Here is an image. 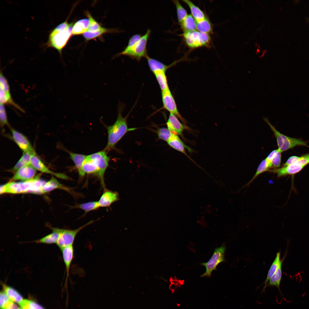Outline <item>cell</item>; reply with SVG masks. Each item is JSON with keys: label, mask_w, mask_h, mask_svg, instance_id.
<instances>
[{"label": "cell", "mask_w": 309, "mask_h": 309, "mask_svg": "<svg viewBox=\"0 0 309 309\" xmlns=\"http://www.w3.org/2000/svg\"><path fill=\"white\" fill-rule=\"evenodd\" d=\"M45 182L40 179L39 175L25 181L16 182L10 181L1 186L0 194L28 193L43 194V187Z\"/></svg>", "instance_id": "6da1fadb"}, {"label": "cell", "mask_w": 309, "mask_h": 309, "mask_svg": "<svg viewBox=\"0 0 309 309\" xmlns=\"http://www.w3.org/2000/svg\"><path fill=\"white\" fill-rule=\"evenodd\" d=\"M11 300L9 298L4 291H1L0 294V308L1 309H5Z\"/></svg>", "instance_id": "7bdbcfd3"}, {"label": "cell", "mask_w": 309, "mask_h": 309, "mask_svg": "<svg viewBox=\"0 0 309 309\" xmlns=\"http://www.w3.org/2000/svg\"><path fill=\"white\" fill-rule=\"evenodd\" d=\"M0 121L1 126L2 127L9 124L4 105L1 104H0Z\"/></svg>", "instance_id": "60d3db41"}, {"label": "cell", "mask_w": 309, "mask_h": 309, "mask_svg": "<svg viewBox=\"0 0 309 309\" xmlns=\"http://www.w3.org/2000/svg\"><path fill=\"white\" fill-rule=\"evenodd\" d=\"M119 199V195L116 192L113 191L106 188L98 201L100 207H108Z\"/></svg>", "instance_id": "9a60e30c"}, {"label": "cell", "mask_w": 309, "mask_h": 309, "mask_svg": "<svg viewBox=\"0 0 309 309\" xmlns=\"http://www.w3.org/2000/svg\"><path fill=\"white\" fill-rule=\"evenodd\" d=\"M98 173L97 167L95 162L87 157L84 162L81 169L80 178H82L86 174L95 175L97 176Z\"/></svg>", "instance_id": "7402d4cb"}, {"label": "cell", "mask_w": 309, "mask_h": 309, "mask_svg": "<svg viewBox=\"0 0 309 309\" xmlns=\"http://www.w3.org/2000/svg\"><path fill=\"white\" fill-rule=\"evenodd\" d=\"M5 309H19V308L14 302L11 301Z\"/></svg>", "instance_id": "7dc6e473"}, {"label": "cell", "mask_w": 309, "mask_h": 309, "mask_svg": "<svg viewBox=\"0 0 309 309\" xmlns=\"http://www.w3.org/2000/svg\"><path fill=\"white\" fill-rule=\"evenodd\" d=\"M142 35L139 34H136L132 36L129 40L127 45L124 50L118 53L117 56L123 55L130 50L132 47L140 40Z\"/></svg>", "instance_id": "f35d334b"}, {"label": "cell", "mask_w": 309, "mask_h": 309, "mask_svg": "<svg viewBox=\"0 0 309 309\" xmlns=\"http://www.w3.org/2000/svg\"><path fill=\"white\" fill-rule=\"evenodd\" d=\"M264 120L270 127L276 139L278 149L282 152L295 146H307L306 142L300 139L287 136L277 130L266 117Z\"/></svg>", "instance_id": "277c9868"}, {"label": "cell", "mask_w": 309, "mask_h": 309, "mask_svg": "<svg viewBox=\"0 0 309 309\" xmlns=\"http://www.w3.org/2000/svg\"><path fill=\"white\" fill-rule=\"evenodd\" d=\"M88 157L95 163L97 167L98 173L97 176L100 180L104 189L106 188L104 181V175L108 166L110 158L104 150L99 151L90 155Z\"/></svg>", "instance_id": "52a82bcc"}, {"label": "cell", "mask_w": 309, "mask_h": 309, "mask_svg": "<svg viewBox=\"0 0 309 309\" xmlns=\"http://www.w3.org/2000/svg\"><path fill=\"white\" fill-rule=\"evenodd\" d=\"M146 58L149 68L153 74L159 71L166 72L168 69L178 62H175L170 65H167L155 59L150 58L148 56Z\"/></svg>", "instance_id": "44dd1931"}, {"label": "cell", "mask_w": 309, "mask_h": 309, "mask_svg": "<svg viewBox=\"0 0 309 309\" xmlns=\"http://www.w3.org/2000/svg\"><path fill=\"white\" fill-rule=\"evenodd\" d=\"M32 154L28 152H23L22 156L12 168L11 171L15 172L21 167L30 163V158Z\"/></svg>", "instance_id": "d6a6232c"}, {"label": "cell", "mask_w": 309, "mask_h": 309, "mask_svg": "<svg viewBox=\"0 0 309 309\" xmlns=\"http://www.w3.org/2000/svg\"><path fill=\"white\" fill-rule=\"evenodd\" d=\"M301 158V157L296 156H292L288 159L286 162L283 165V166L285 167L293 164L298 161Z\"/></svg>", "instance_id": "f6af8a7d"}, {"label": "cell", "mask_w": 309, "mask_h": 309, "mask_svg": "<svg viewBox=\"0 0 309 309\" xmlns=\"http://www.w3.org/2000/svg\"><path fill=\"white\" fill-rule=\"evenodd\" d=\"M301 157L300 159L294 164L305 166L309 163V154H305Z\"/></svg>", "instance_id": "ee69618b"}, {"label": "cell", "mask_w": 309, "mask_h": 309, "mask_svg": "<svg viewBox=\"0 0 309 309\" xmlns=\"http://www.w3.org/2000/svg\"><path fill=\"white\" fill-rule=\"evenodd\" d=\"M0 104L11 105L21 112H24V110L13 100L10 92L8 82L1 72L0 75Z\"/></svg>", "instance_id": "8fae6325"}, {"label": "cell", "mask_w": 309, "mask_h": 309, "mask_svg": "<svg viewBox=\"0 0 309 309\" xmlns=\"http://www.w3.org/2000/svg\"><path fill=\"white\" fill-rule=\"evenodd\" d=\"M280 256V252H279L277 253L276 258L268 271L266 280L263 282V284H264V285L262 293L265 291L268 282L276 272L281 260Z\"/></svg>", "instance_id": "f546056e"}, {"label": "cell", "mask_w": 309, "mask_h": 309, "mask_svg": "<svg viewBox=\"0 0 309 309\" xmlns=\"http://www.w3.org/2000/svg\"><path fill=\"white\" fill-rule=\"evenodd\" d=\"M96 221L91 220L82 226L74 229H61L59 237L56 243L61 250L64 247L73 245L76 237L78 233L85 227Z\"/></svg>", "instance_id": "ba28073f"}, {"label": "cell", "mask_w": 309, "mask_h": 309, "mask_svg": "<svg viewBox=\"0 0 309 309\" xmlns=\"http://www.w3.org/2000/svg\"><path fill=\"white\" fill-rule=\"evenodd\" d=\"M115 31H116V30H110L105 28H104L101 30L91 32L87 31L83 33V35L86 40H88L100 36L101 35L106 33L110 32H115Z\"/></svg>", "instance_id": "e575fe53"}, {"label": "cell", "mask_w": 309, "mask_h": 309, "mask_svg": "<svg viewBox=\"0 0 309 309\" xmlns=\"http://www.w3.org/2000/svg\"><path fill=\"white\" fill-rule=\"evenodd\" d=\"M166 124L167 128L171 131L181 136H182L184 129H187L177 117L171 114H170Z\"/></svg>", "instance_id": "2e32d148"}, {"label": "cell", "mask_w": 309, "mask_h": 309, "mask_svg": "<svg viewBox=\"0 0 309 309\" xmlns=\"http://www.w3.org/2000/svg\"><path fill=\"white\" fill-rule=\"evenodd\" d=\"M30 163L36 170L41 172L51 174L62 179H69V177L65 174L54 173L50 170L36 155H31L30 158Z\"/></svg>", "instance_id": "5bb4252c"}, {"label": "cell", "mask_w": 309, "mask_h": 309, "mask_svg": "<svg viewBox=\"0 0 309 309\" xmlns=\"http://www.w3.org/2000/svg\"><path fill=\"white\" fill-rule=\"evenodd\" d=\"M19 309H22L21 308H19Z\"/></svg>", "instance_id": "c3c4849f"}, {"label": "cell", "mask_w": 309, "mask_h": 309, "mask_svg": "<svg viewBox=\"0 0 309 309\" xmlns=\"http://www.w3.org/2000/svg\"><path fill=\"white\" fill-rule=\"evenodd\" d=\"M19 305L22 309H45L37 302L29 300L24 299Z\"/></svg>", "instance_id": "8d00e7d4"}, {"label": "cell", "mask_w": 309, "mask_h": 309, "mask_svg": "<svg viewBox=\"0 0 309 309\" xmlns=\"http://www.w3.org/2000/svg\"><path fill=\"white\" fill-rule=\"evenodd\" d=\"M3 286L4 292L9 298L13 302L20 305L24 300L22 295L15 289L11 286L5 284Z\"/></svg>", "instance_id": "cb8c5ba5"}, {"label": "cell", "mask_w": 309, "mask_h": 309, "mask_svg": "<svg viewBox=\"0 0 309 309\" xmlns=\"http://www.w3.org/2000/svg\"><path fill=\"white\" fill-rule=\"evenodd\" d=\"M304 166L293 164L281 168L270 169L268 171L277 175L280 177L289 175H293L300 171Z\"/></svg>", "instance_id": "e0dca14e"}, {"label": "cell", "mask_w": 309, "mask_h": 309, "mask_svg": "<svg viewBox=\"0 0 309 309\" xmlns=\"http://www.w3.org/2000/svg\"><path fill=\"white\" fill-rule=\"evenodd\" d=\"M36 170L30 163L17 171L10 181H25L31 179L35 177Z\"/></svg>", "instance_id": "4fadbf2b"}, {"label": "cell", "mask_w": 309, "mask_h": 309, "mask_svg": "<svg viewBox=\"0 0 309 309\" xmlns=\"http://www.w3.org/2000/svg\"><path fill=\"white\" fill-rule=\"evenodd\" d=\"M225 247L223 245L219 247L215 248L213 255L209 260L207 262L202 263L201 264L205 267V272L200 276L201 277H211L212 272L216 270L217 266L220 263L225 261Z\"/></svg>", "instance_id": "9c48e42d"}, {"label": "cell", "mask_w": 309, "mask_h": 309, "mask_svg": "<svg viewBox=\"0 0 309 309\" xmlns=\"http://www.w3.org/2000/svg\"><path fill=\"white\" fill-rule=\"evenodd\" d=\"M279 151V150L278 149L273 150L269 154L266 159H265L266 160L269 164L270 169L271 162L273 158Z\"/></svg>", "instance_id": "bcb514c9"}, {"label": "cell", "mask_w": 309, "mask_h": 309, "mask_svg": "<svg viewBox=\"0 0 309 309\" xmlns=\"http://www.w3.org/2000/svg\"><path fill=\"white\" fill-rule=\"evenodd\" d=\"M12 138L15 143L23 152L36 155L31 144L24 135L14 129L11 128Z\"/></svg>", "instance_id": "7c38bea8"}, {"label": "cell", "mask_w": 309, "mask_h": 309, "mask_svg": "<svg viewBox=\"0 0 309 309\" xmlns=\"http://www.w3.org/2000/svg\"><path fill=\"white\" fill-rule=\"evenodd\" d=\"M162 99L163 108L179 118L188 129L187 121L179 113L174 98L170 89L161 91Z\"/></svg>", "instance_id": "30bf717a"}, {"label": "cell", "mask_w": 309, "mask_h": 309, "mask_svg": "<svg viewBox=\"0 0 309 309\" xmlns=\"http://www.w3.org/2000/svg\"><path fill=\"white\" fill-rule=\"evenodd\" d=\"M180 24L184 33L196 30L197 29V21L191 15H188Z\"/></svg>", "instance_id": "83f0119b"}, {"label": "cell", "mask_w": 309, "mask_h": 309, "mask_svg": "<svg viewBox=\"0 0 309 309\" xmlns=\"http://www.w3.org/2000/svg\"><path fill=\"white\" fill-rule=\"evenodd\" d=\"M73 26V23L69 24L66 20L51 30L45 44L46 47L55 49L61 55L63 49L72 35Z\"/></svg>", "instance_id": "7a4b0ae2"}, {"label": "cell", "mask_w": 309, "mask_h": 309, "mask_svg": "<svg viewBox=\"0 0 309 309\" xmlns=\"http://www.w3.org/2000/svg\"><path fill=\"white\" fill-rule=\"evenodd\" d=\"M176 8L177 19L180 23L188 15L187 11L178 0L172 1Z\"/></svg>", "instance_id": "d590c367"}, {"label": "cell", "mask_w": 309, "mask_h": 309, "mask_svg": "<svg viewBox=\"0 0 309 309\" xmlns=\"http://www.w3.org/2000/svg\"><path fill=\"white\" fill-rule=\"evenodd\" d=\"M167 142L171 147L181 152L192 160L187 154L185 149H187L189 152L192 151V150L183 143L178 135L173 133Z\"/></svg>", "instance_id": "ac0fdd59"}, {"label": "cell", "mask_w": 309, "mask_h": 309, "mask_svg": "<svg viewBox=\"0 0 309 309\" xmlns=\"http://www.w3.org/2000/svg\"><path fill=\"white\" fill-rule=\"evenodd\" d=\"M61 251L65 266L66 274V282L69 276L70 268L74 257V249L73 245L65 247Z\"/></svg>", "instance_id": "d6986e66"}, {"label": "cell", "mask_w": 309, "mask_h": 309, "mask_svg": "<svg viewBox=\"0 0 309 309\" xmlns=\"http://www.w3.org/2000/svg\"><path fill=\"white\" fill-rule=\"evenodd\" d=\"M50 227L52 231V233L32 242L37 243L56 244L59 237L61 229L51 227Z\"/></svg>", "instance_id": "ffe728a7"}, {"label": "cell", "mask_w": 309, "mask_h": 309, "mask_svg": "<svg viewBox=\"0 0 309 309\" xmlns=\"http://www.w3.org/2000/svg\"><path fill=\"white\" fill-rule=\"evenodd\" d=\"M184 41L190 48L195 49L201 47H209L211 39L209 34L198 31L184 32L182 34Z\"/></svg>", "instance_id": "5b68a950"}, {"label": "cell", "mask_w": 309, "mask_h": 309, "mask_svg": "<svg viewBox=\"0 0 309 309\" xmlns=\"http://www.w3.org/2000/svg\"><path fill=\"white\" fill-rule=\"evenodd\" d=\"M150 33V30L148 29L140 40L124 55L127 56L138 61H139L142 58H146L148 56L146 49L147 43Z\"/></svg>", "instance_id": "8992f818"}, {"label": "cell", "mask_w": 309, "mask_h": 309, "mask_svg": "<svg viewBox=\"0 0 309 309\" xmlns=\"http://www.w3.org/2000/svg\"><path fill=\"white\" fill-rule=\"evenodd\" d=\"M281 153L279 151L273 159L270 164V169L277 168L280 167L281 159Z\"/></svg>", "instance_id": "b9f144b4"}, {"label": "cell", "mask_w": 309, "mask_h": 309, "mask_svg": "<svg viewBox=\"0 0 309 309\" xmlns=\"http://www.w3.org/2000/svg\"><path fill=\"white\" fill-rule=\"evenodd\" d=\"M70 157L74 163L78 172L80 177L81 174V169L83 163L87 155L68 152Z\"/></svg>", "instance_id": "f1b7e54d"}, {"label": "cell", "mask_w": 309, "mask_h": 309, "mask_svg": "<svg viewBox=\"0 0 309 309\" xmlns=\"http://www.w3.org/2000/svg\"><path fill=\"white\" fill-rule=\"evenodd\" d=\"M100 207L98 201H91L82 203H76L71 206V209H78L84 211V214L91 211L98 209Z\"/></svg>", "instance_id": "4316f807"}, {"label": "cell", "mask_w": 309, "mask_h": 309, "mask_svg": "<svg viewBox=\"0 0 309 309\" xmlns=\"http://www.w3.org/2000/svg\"><path fill=\"white\" fill-rule=\"evenodd\" d=\"M167 128H159L157 131L159 138L167 142L173 134Z\"/></svg>", "instance_id": "ab89813d"}, {"label": "cell", "mask_w": 309, "mask_h": 309, "mask_svg": "<svg viewBox=\"0 0 309 309\" xmlns=\"http://www.w3.org/2000/svg\"><path fill=\"white\" fill-rule=\"evenodd\" d=\"M280 261L278 267L274 274L271 277L269 281V282L267 285L268 286H274L277 288L279 290L280 293L282 294L280 289V283L282 277V266L283 261L285 258V255Z\"/></svg>", "instance_id": "603a6c76"}, {"label": "cell", "mask_w": 309, "mask_h": 309, "mask_svg": "<svg viewBox=\"0 0 309 309\" xmlns=\"http://www.w3.org/2000/svg\"><path fill=\"white\" fill-rule=\"evenodd\" d=\"M89 23V20L88 18L82 19L77 21L73 25L72 35L83 34L87 31Z\"/></svg>", "instance_id": "d4e9b609"}, {"label": "cell", "mask_w": 309, "mask_h": 309, "mask_svg": "<svg viewBox=\"0 0 309 309\" xmlns=\"http://www.w3.org/2000/svg\"><path fill=\"white\" fill-rule=\"evenodd\" d=\"M165 72L159 71L154 74L159 86L161 91L169 89Z\"/></svg>", "instance_id": "1f68e13d"}, {"label": "cell", "mask_w": 309, "mask_h": 309, "mask_svg": "<svg viewBox=\"0 0 309 309\" xmlns=\"http://www.w3.org/2000/svg\"><path fill=\"white\" fill-rule=\"evenodd\" d=\"M197 29L201 32L209 34L213 32V27L211 22L206 17L197 22Z\"/></svg>", "instance_id": "4dcf8cb0"}, {"label": "cell", "mask_w": 309, "mask_h": 309, "mask_svg": "<svg viewBox=\"0 0 309 309\" xmlns=\"http://www.w3.org/2000/svg\"><path fill=\"white\" fill-rule=\"evenodd\" d=\"M122 107H118V115L115 122L112 125L107 126L108 141L104 150L106 151L114 149L116 144L128 131L126 118L122 114Z\"/></svg>", "instance_id": "3957f363"}, {"label": "cell", "mask_w": 309, "mask_h": 309, "mask_svg": "<svg viewBox=\"0 0 309 309\" xmlns=\"http://www.w3.org/2000/svg\"><path fill=\"white\" fill-rule=\"evenodd\" d=\"M86 14L90 21L89 25L87 31L91 32L101 30L104 28L102 27L96 21L88 12H86Z\"/></svg>", "instance_id": "74e56055"}, {"label": "cell", "mask_w": 309, "mask_h": 309, "mask_svg": "<svg viewBox=\"0 0 309 309\" xmlns=\"http://www.w3.org/2000/svg\"><path fill=\"white\" fill-rule=\"evenodd\" d=\"M182 1L188 6L190 10L191 15L197 22L206 18L203 12L192 1L189 0H183Z\"/></svg>", "instance_id": "484cf974"}, {"label": "cell", "mask_w": 309, "mask_h": 309, "mask_svg": "<svg viewBox=\"0 0 309 309\" xmlns=\"http://www.w3.org/2000/svg\"><path fill=\"white\" fill-rule=\"evenodd\" d=\"M270 169L269 163L265 159L263 160L258 166L254 175L246 185L247 186L251 184L259 175L264 172L269 171Z\"/></svg>", "instance_id": "836d02e7"}]
</instances>
